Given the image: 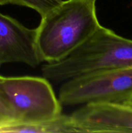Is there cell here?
Here are the masks:
<instances>
[{
	"label": "cell",
	"instance_id": "6da1fadb",
	"mask_svg": "<svg viewBox=\"0 0 132 133\" xmlns=\"http://www.w3.org/2000/svg\"><path fill=\"white\" fill-rule=\"evenodd\" d=\"M100 26L95 2L67 0L41 16L36 43L42 61H61L78 48Z\"/></svg>",
	"mask_w": 132,
	"mask_h": 133
},
{
	"label": "cell",
	"instance_id": "7a4b0ae2",
	"mask_svg": "<svg viewBox=\"0 0 132 133\" xmlns=\"http://www.w3.org/2000/svg\"><path fill=\"white\" fill-rule=\"evenodd\" d=\"M132 67V40L100 26L82 45L61 61L46 63L43 75L56 83L88 74Z\"/></svg>",
	"mask_w": 132,
	"mask_h": 133
},
{
	"label": "cell",
	"instance_id": "52a82bcc",
	"mask_svg": "<svg viewBox=\"0 0 132 133\" xmlns=\"http://www.w3.org/2000/svg\"><path fill=\"white\" fill-rule=\"evenodd\" d=\"M18 5L27 6L36 10L43 16L58 6L62 0H16Z\"/></svg>",
	"mask_w": 132,
	"mask_h": 133
},
{
	"label": "cell",
	"instance_id": "30bf717a",
	"mask_svg": "<svg viewBox=\"0 0 132 133\" xmlns=\"http://www.w3.org/2000/svg\"><path fill=\"white\" fill-rule=\"evenodd\" d=\"M123 103L125 104V105H128V106L131 107H132V96H131V97H129V98L128 99L126 100V101H124Z\"/></svg>",
	"mask_w": 132,
	"mask_h": 133
},
{
	"label": "cell",
	"instance_id": "ba28073f",
	"mask_svg": "<svg viewBox=\"0 0 132 133\" xmlns=\"http://www.w3.org/2000/svg\"><path fill=\"white\" fill-rule=\"evenodd\" d=\"M16 122L14 110L1 88H0V129Z\"/></svg>",
	"mask_w": 132,
	"mask_h": 133
},
{
	"label": "cell",
	"instance_id": "3957f363",
	"mask_svg": "<svg viewBox=\"0 0 132 133\" xmlns=\"http://www.w3.org/2000/svg\"><path fill=\"white\" fill-rule=\"evenodd\" d=\"M0 88L14 110V124L38 123L62 114V104L46 78L0 75Z\"/></svg>",
	"mask_w": 132,
	"mask_h": 133
},
{
	"label": "cell",
	"instance_id": "8992f818",
	"mask_svg": "<svg viewBox=\"0 0 132 133\" xmlns=\"http://www.w3.org/2000/svg\"><path fill=\"white\" fill-rule=\"evenodd\" d=\"M0 132L82 133L71 116L60 114L50 120L34 123H16L0 129Z\"/></svg>",
	"mask_w": 132,
	"mask_h": 133
},
{
	"label": "cell",
	"instance_id": "8fae6325",
	"mask_svg": "<svg viewBox=\"0 0 132 133\" xmlns=\"http://www.w3.org/2000/svg\"><path fill=\"white\" fill-rule=\"evenodd\" d=\"M90 1H93V2H96V0H90Z\"/></svg>",
	"mask_w": 132,
	"mask_h": 133
},
{
	"label": "cell",
	"instance_id": "5b68a950",
	"mask_svg": "<svg viewBox=\"0 0 132 133\" xmlns=\"http://www.w3.org/2000/svg\"><path fill=\"white\" fill-rule=\"evenodd\" d=\"M36 43V29L26 27L0 12V67L18 62L36 67L42 62Z\"/></svg>",
	"mask_w": 132,
	"mask_h": 133
},
{
	"label": "cell",
	"instance_id": "9c48e42d",
	"mask_svg": "<svg viewBox=\"0 0 132 133\" xmlns=\"http://www.w3.org/2000/svg\"><path fill=\"white\" fill-rule=\"evenodd\" d=\"M17 5L18 2L16 0H0V5Z\"/></svg>",
	"mask_w": 132,
	"mask_h": 133
},
{
	"label": "cell",
	"instance_id": "277c9868",
	"mask_svg": "<svg viewBox=\"0 0 132 133\" xmlns=\"http://www.w3.org/2000/svg\"><path fill=\"white\" fill-rule=\"evenodd\" d=\"M132 96V67L78 77L65 81L59 90L62 105L123 103Z\"/></svg>",
	"mask_w": 132,
	"mask_h": 133
}]
</instances>
